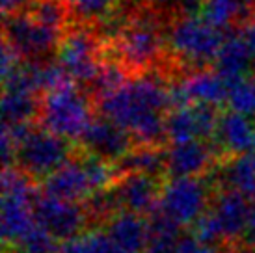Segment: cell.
<instances>
[{
  "label": "cell",
  "mask_w": 255,
  "mask_h": 253,
  "mask_svg": "<svg viewBox=\"0 0 255 253\" xmlns=\"http://www.w3.org/2000/svg\"><path fill=\"white\" fill-rule=\"evenodd\" d=\"M97 101L103 118L125 128L140 145H156L166 136L164 112L171 106V93L156 75H138Z\"/></svg>",
  "instance_id": "6da1fadb"
},
{
  "label": "cell",
  "mask_w": 255,
  "mask_h": 253,
  "mask_svg": "<svg viewBox=\"0 0 255 253\" xmlns=\"http://www.w3.org/2000/svg\"><path fill=\"white\" fill-rule=\"evenodd\" d=\"M37 194L32 177L9 166L2 171V240L6 246H19L37 225L34 205Z\"/></svg>",
  "instance_id": "7a4b0ae2"
},
{
  "label": "cell",
  "mask_w": 255,
  "mask_h": 253,
  "mask_svg": "<svg viewBox=\"0 0 255 253\" xmlns=\"http://www.w3.org/2000/svg\"><path fill=\"white\" fill-rule=\"evenodd\" d=\"M39 118L43 128L65 140H80L93 121L90 101L71 82L45 93L39 105Z\"/></svg>",
  "instance_id": "3957f363"
},
{
  "label": "cell",
  "mask_w": 255,
  "mask_h": 253,
  "mask_svg": "<svg viewBox=\"0 0 255 253\" xmlns=\"http://www.w3.org/2000/svg\"><path fill=\"white\" fill-rule=\"evenodd\" d=\"M226 37L222 30L198 15L179 17L166 35L171 52L194 67L216 60Z\"/></svg>",
  "instance_id": "277c9868"
},
{
  "label": "cell",
  "mask_w": 255,
  "mask_h": 253,
  "mask_svg": "<svg viewBox=\"0 0 255 253\" xmlns=\"http://www.w3.org/2000/svg\"><path fill=\"white\" fill-rule=\"evenodd\" d=\"M250 203L246 196L235 190H222L211 209L194 225V235L216 246L222 240H237L248 233Z\"/></svg>",
  "instance_id": "5b68a950"
},
{
  "label": "cell",
  "mask_w": 255,
  "mask_h": 253,
  "mask_svg": "<svg viewBox=\"0 0 255 253\" xmlns=\"http://www.w3.org/2000/svg\"><path fill=\"white\" fill-rule=\"evenodd\" d=\"M209 184L201 177H171L158 197L156 212L173 225H196L209 207Z\"/></svg>",
  "instance_id": "8992f818"
},
{
  "label": "cell",
  "mask_w": 255,
  "mask_h": 253,
  "mask_svg": "<svg viewBox=\"0 0 255 253\" xmlns=\"http://www.w3.org/2000/svg\"><path fill=\"white\" fill-rule=\"evenodd\" d=\"M69 140L47 128H32L17 151L15 164L32 179H47L50 173H54L69 160Z\"/></svg>",
  "instance_id": "52a82bcc"
},
{
  "label": "cell",
  "mask_w": 255,
  "mask_h": 253,
  "mask_svg": "<svg viewBox=\"0 0 255 253\" xmlns=\"http://www.w3.org/2000/svg\"><path fill=\"white\" fill-rule=\"evenodd\" d=\"M62 30L50 28L30 15L28 9H19L6 15L4 34L6 41L22 58H45L62 43Z\"/></svg>",
  "instance_id": "ba28073f"
},
{
  "label": "cell",
  "mask_w": 255,
  "mask_h": 253,
  "mask_svg": "<svg viewBox=\"0 0 255 253\" xmlns=\"http://www.w3.org/2000/svg\"><path fill=\"white\" fill-rule=\"evenodd\" d=\"M99 43L86 30H73L58 47V63L65 69L71 80L93 82L101 71Z\"/></svg>",
  "instance_id": "9c48e42d"
},
{
  "label": "cell",
  "mask_w": 255,
  "mask_h": 253,
  "mask_svg": "<svg viewBox=\"0 0 255 253\" xmlns=\"http://www.w3.org/2000/svg\"><path fill=\"white\" fill-rule=\"evenodd\" d=\"M34 212L37 224L58 240H69L82 233L90 216V212H86L77 201H67L47 194L37 196Z\"/></svg>",
  "instance_id": "30bf717a"
},
{
  "label": "cell",
  "mask_w": 255,
  "mask_h": 253,
  "mask_svg": "<svg viewBox=\"0 0 255 253\" xmlns=\"http://www.w3.org/2000/svg\"><path fill=\"white\" fill-rule=\"evenodd\" d=\"M116 47L121 62L127 67L143 69L158 58L162 39L153 22L147 19H136L120 32Z\"/></svg>",
  "instance_id": "8fae6325"
},
{
  "label": "cell",
  "mask_w": 255,
  "mask_h": 253,
  "mask_svg": "<svg viewBox=\"0 0 255 253\" xmlns=\"http://www.w3.org/2000/svg\"><path fill=\"white\" fill-rule=\"evenodd\" d=\"M171 106L207 105L220 106L227 103L229 82L218 71H196L170 88Z\"/></svg>",
  "instance_id": "7c38bea8"
},
{
  "label": "cell",
  "mask_w": 255,
  "mask_h": 253,
  "mask_svg": "<svg viewBox=\"0 0 255 253\" xmlns=\"http://www.w3.org/2000/svg\"><path fill=\"white\" fill-rule=\"evenodd\" d=\"M218 120L220 118L214 106H175L166 116V136L171 140V143L207 140L209 136H214V132H216Z\"/></svg>",
  "instance_id": "4fadbf2b"
},
{
  "label": "cell",
  "mask_w": 255,
  "mask_h": 253,
  "mask_svg": "<svg viewBox=\"0 0 255 253\" xmlns=\"http://www.w3.org/2000/svg\"><path fill=\"white\" fill-rule=\"evenodd\" d=\"M160 190L156 177L143 175V173H125L110 188L114 197V205L118 212L127 211L134 214H155L158 207Z\"/></svg>",
  "instance_id": "5bb4252c"
},
{
  "label": "cell",
  "mask_w": 255,
  "mask_h": 253,
  "mask_svg": "<svg viewBox=\"0 0 255 253\" xmlns=\"http://www.w3.org/2000/svg\"><path fill=\"white\" fill-rule=\"evenodd\" d=\"M80 143L90 155L107 160H121L130 151L132 136L107 118H97L90 123L80 138Z\"/></svg>",
  "instance_id": "9a60e30c"
},
{
  "label": "cell",
  "mask_w": 255,
  "mask_h": 253,
  "mask_svg": "<svg viewBox=\"0 0 255 253\" xmlns=\"http://www.w3.org/2000/svg\"><path fill=\"white\" fill-rule=\"evenodd\" d=\"M216 149L205 140L171 143L166 151V171L171 177H199L211 168Z\"/></svg>",
  "instance_id": "2e32d148"
},
{
  "label": "cell",
  "mask_w": 255,
  "mask_h": 253,
  "mask_svg": "<svg viewBox=\"0 0 255 253\" xmlns=\"http://www.w3.org/2000/svg\"><path fill=\"white\" fill-rule=\"evenodd\" d=\"M43 194L67 199V201H80V199H88L90 196H95L84 160L69 158L62 168L50 173L43 183Z\"/></svg>",
  "instance_id": "e0dca14e"
},
{
  "label": "cell",
  "mask_w": 255,
  "mask_h": 253,
  "mask_svg": "<svg viewBox=\"0 0 255 253\" xmlns=\"http://www.w3.org/2000/svg\"><path fill=\"white\" fill-rule=\"evenodd\" d=\"M214 141H216V149L227 155H246L255 145L254 120L237 112H227L220 116Z\"/></svg>",
  "instance_id": "ac0fdd59"
},
{
  "label": "cell",
  "mask_w": 255,
  "mask_h": 253,
  "mask_svg": "<svg viewBox=\"0 0 255 253\" xmlns=\"http://www.w3.org/2000/svg\"><path fill=\"white\" fill-rule=\"evenodd\" d=\"M110 242L123 253H145L149 240V222L134 212H116L107 225Z\"/></svg>",
  "instance_id": "d6986e66"
},
{
  "label": "cell",
  "mask_w": 255,
  "mask_h": 253,
  "mask_svg": "<svg viewBox=\"0 0 255 253\" xmlns=\"http://www.w3.org/2000/svg\"><path fill=\"white\" fill-rule=\"evenodd\" d=\"M254 62V56H252V52L246 47V43L242 41L239 32L233 35H227L222 49H220L218 56L214 60L216 71L226 78L229 84L237 78L246 77L250 65Z\"/></svg>",
  "instance_id": "ffe728a7"
},
{
  "label": "cell",
  "mask_w": 255,
  "mask_h": 253,
  "mask_svg": "<svg viewBox=\"0 0 255 253\" xmlns=\"http://www.w3.org/2000/svg\"><path fill=\"white\" fill-rule=\"evenodd\" d=\"M218 179L226 190H235L246 197H255V155L246 153L235 156L233 160L222 166Z\"/></svg>",
  "instance_id": "44dd1931"
},
{
  "label": "cell",
  "mask_w": 255,
  "mask_h": 253,
  "mask_svg": "<svg viewBox=\"0 0 255 253\" xmlns=\"http://www.w3.org/2000/svg\"><path fill=\"white\" fill-rule=\"evenodd\" d=\"M121 173H143L155 177L166 169V153L156 145H140L130 149L121 160H118Z\"/></svg>",
  "instance_id": "7402d4cb"
},
{
  "label": "cell",
  "mask_w": 255,
  "mask_h": 253,
  "mask_svg": "<svg viewBox=\"0 0 255 253\" xmlns=\"http://www.w3.org/2000/svg\"><path fill=\"white\" fill-rule=\"evenodd\" d=\"M179 237V227L166 220L162 214H151L149 220V240L145 253H171Z\"/></svg>",
  "instance_id": "603a6c76"
},
{
  "label": "cell",
  "mask_w": 255,
  "mask_h": 253,
  "mask_svg": "<svg viewBox=\"0 0 255 253\" xmlns=\"http://www.w3.org/2000/svg\"><path fill=\"white\" fill-rule=\"evenodd\" d=\"M246 7L248 6H244L242 0H203L201 17L222 30L237 21L246 11Z\"/></svg>",
  "instance_id": "cb8c5ba5"
},
{
  "label": "cell",
  "mask_w": 255,
  "mask_h": 253,
  "mask_svg": "<svg viewBox=\"0 0 255 253\" xmlns=\"http://www.w3.org/2000/svg\"><path fill=\"white\" fill-rule=\"evenodd\" d=\"M227 105L231 112L255 118V77H241L229 84Z\"/></svg>",
  "instance_id": "d4e9b609"
},
{
  "label": "cell",
  "mask_w": 255,
  "mask_h": 253,
  "mask_svg": "<svg viewBox=\"0 0 255 253\" xmlns=\"http://www.w3.org/2000/svg\"><path fill=\"white\" fill-rule=\"evenodd\" d=\"M32 17L50 28L62 30L67 19V0H32L28 7Z\"/></svg>",
  "instance_id": "484cf974"
},
{
  "label": "cell",
  "mask_w": 255,
  "mask_h": 253,
  "mask_svg": "<svg viewBox=\"0 0 255 253\" xmlns=\"http://www.w3.org/2000/svg\"><path fill=\"white\" fill-rule=\"evenodd\" d=\"M110 239L107 231H82L65 240L60 253H108Z\"/></svg>",
  "instance_id": "4316f807"
},
{
  "label": "cell",
  "mask_w": 255,
  "mask_h": 253,
  "mask_svg": "<svg viewBox=\"0 0 255 253\" xmlns=\"http://www.w3.org/2000/svg\"><path fill=\"white\" fill-rule=\"evenodd\" d=\"M128 78L125 75V69H123V65L121 63H116V62H103L101 65V71L97 78L93 80V92L99 97H105L108 93L116 92V90H120L121 86L127 82Z\"/></svg>",
  "instance_id": "83f0119b"
},
{
  "label": "cell",
  "mask_w": 255,
  "mask_h": 253,
  "mask_svg": "<svg viewBox=\"0 0 255 253\" xmlns=\"http://www.w3.org/2000/svg\"><path fill=\"white\" fill-rule=\"evenodd\" d=\"M58 239L52 237L45 227L37 224L32 231L19 242V250L24 253H54L58 250Z\"/></svg>",
  "instance_id": "f1b7e54d"
},
{
  "label": "cell",
  "mask_w": 255,
  "mask_h": 253,
  "mask_svg": "<svg viewBox=\"0 0 255 253\" xmlns=\"http://www.w3.org/2000/svg\"><path fill=\"white\" fill-rule=\"evenodd\" d=\"M114 0H67V6L84 19H99L108 15Z\"/></svg>",
  "instance_id": "f546056e"
},
{
  "label": "cell",
  "mask_w": 255,
  "mask_h": 253,
  "mask_svg": "<svg viewBox=\"0 0 255 253\" xmlns=\"http://www.w3.org/2000/svg\"><path fill=\"white\" fill-rule=\"evenodd\" d=\"M171 253H218V250L213 244L199 240L196 235H188V237H181L177 240Z\"/></svg>",
  "instance_id": "4dcf8cb0"
},
{
  "label": "cell",
  "mask_w": 255,
  "mask_h": 253,
  "mask_svg": "<svg viewBox=\"0 0 255 253\" xmlns=\"http://www.w3.org/2000/svg\"><path fill=\"white\" fill-rule=\"evenodd\" d=\"M21 54L4 39L2 43V60H0V71H2V80H6L7 77H11L15 71L22 65Z\"/></svg>",
  "instance_id": "1f68e13d"
},
{
  "label": "cell",
  "mask_w": 255,
  "mask_h": 253,
  "mask_svg": "<svg viewBox=\"0 0 255 253\" xmlns=\"http://www.w3.org/2000/svg\"><path fill=\"white\" fill-rule=\"evenodd\" d=\"M239 35L242 37V41L246 43L248 50L252 52V56L255 60V19H248L239 30Z\"/></svg>",
  "instance_id": "d6a6232c"
},
{
  "label": "cell",
  "mask_w": 255,
  "mask_h": 253,
  "mask_svg": "<svg viewBox=\"0 0 255 253\" xmlns=\"http://www.w3.org/2000/svg\"><path fill=\"white\" fill-rule=\"evenodd\" d=\"M248 235L255 244V197L250 201V225H248Z\"/></svg>",
  "instance_id": "836d02e7"
},
{
  "label": "cell",
  "mask_w": 255,
  "mask_h": 253,
  "mask_svg": "<svg viewBox=\"0 0 255 253\" xmlns=\"http://www.w3.org/2000/svg\"><path fill=\"white\" fill-rule=\"evenodd\" d=\"M255 0H242V4H244V6H250V4H254Z\"/></svg>",
  "instance_id": "e575fe53"
},
{
  "label": "cell",
  "mask_w": 255,
  "mask_h": 253,
  "mask_svg": "<svg viewBox=\"0 0 255 253\" xmlns=\"http://www.w3.org/2000/svg\"><path fill=\"white\" fill-rule=\"evenodd\" d=\"M250 153H254V155H255V145H254V149H252V151H250Z\"/></svg>",
  "instance_id": "d590c367"
},
{
  "label": "cell",
  "mask_w": 255,
  "mask_h": 253,
  "mask_svg": "<svg viewBox=\"0 0 255 253\" xmlns=\"http://www.w3.org/2000/svg\"><path fill=\"white\" fill-rule=\"evenodd\" d=\"M13 253H24V252H21V250H19V252H13Z\"/></svg>",
  "instance_id": "8d00e7d4"
}]
</instances>
